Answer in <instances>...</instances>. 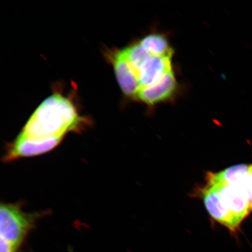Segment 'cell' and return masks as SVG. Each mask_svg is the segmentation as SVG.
Segmentation results:
<instances>
[{"mask_svg":"<svg viewBox=\"0 0 252 252\" xmlns=\"http://www.w3.org/2000/svg\"><path fill=\"white\" fill-rule=\"evenodd\" d=\"M81 119L70 100L54 94L40 104L20 134L34 140L64 137L68 131L76 130Z\"/></svg>","mask_w":252,"mask_h":252,"instance_id":"cell-1","label":"cell"},{"mask_svg":"<svg viewBox=\"0 0 252 252\" xmlns=\"http://www.w3.org/2000/svg\"><path fill=\"white\" fill-rule=\"evenodd\" d=\"M37 216L25 213L19 205L1 204L0 206L1 238L18 248L32 228Z\"/></svg>","mask_w":252,"mask_h":252,"instance_id":"cell-2","label":"cell"},{"mask_svg":"<svg viewBox=\"0 0 252 252\" xmlns=\"http://www.w3.org/2000/svg\"><path fill=\"white\" fill-rule=\"evenodd\" d=\"M63 137H64L34 140L25 137L20 134L13 143L9 145L3 160L5 162H9L22 158L42 155L58 147L61 144Z\"/></svg>","mask_w":252,"mask_h":252,"instance_id":"cell-3","label":"cell"},{"mask_svg":"<svg viewBox=\"0 0 252 252\" xmlns=\"http://www.w3.org/2000/svg\"><path fill=\"white\" fill-rule=\"evenodd\" d=\"M179 85L173 70L169 71L152 86L141 88L135 99L153 107L172 100L178 93Z\"/></svg>","mask_w":252,"mask_h":252,"instance_id":"cell-4","label":"cell"},{"mask_svg":"<svg viewBox=\"0 0 252 252\" xmlns=\"http://www.w3.org/2000/svg\"><path fill=\"white\" fill-rule=\"evenodd\" d=\"M206 209L211 217L220 224L225 226L233 235H237L241 223L235 219L223 204L217 188L205 186L201 190Z\"/></svg>","mask_w":252,"mask_h":252,"instance_id":"cell-5","label":"cell"},{"mask_svg":"<svg viewBox=\"0 0 252 252\" xmlns=\"http://www.w3.org/2000/svg\"><path fill=\"white\" fill-rule=\"evenodd\" d=\"M213 187L217 188L223 204L241 224L251 213L250 202L242 185H219Z\"/></svg>","mask_w":252,"mask_h":252,"instance_id":"cell-6","label":"cell"},{"mask_svg":"<svg viewBox=\"0 0 252 252\" xmlns=\"http://www.w3.org/2000/svg\"><path fill=\"white\" fill-rule=\"evenodd\" d=\"M113 64L122 92L125 95L135 99L140 87L136 75L126 58L124 49L119 50L113 55Z\"/></svg>","mask_w":252,"mask_h":252,"instance_id":"cell-7","label":"cell"},{"mask_svg":"<svg viewBox=\"0 0 252 252\" xmlns=\"http://www.w3.org/2000/svg\"><path fill=\"white\" fill-rule=\"evenodd\" d=\"M172 65V58H159L151 55L137 72L140 89L152 86L159 81L173 70Z\"/></svg>","mask_w":252,"mask_h":252,"instance_id":"cell-8","label":"cell"},{"mask_svg":"<svg viewBox=\"0 0 252 252\" xmlns=\"http://www.w3.org/2000/svg\"><path fill=\"white\" fill-rule=\"evenodd\" d=\"M250 165H233L219 172H209L206 176L207 185L241 186L247 176Z\"/></svg>","mask_w":252,"mask_h":252,"instance_id":"cell-9","label":"cell"},{"mask_svg":"<svg viewBox=\"0 0 252 252\" xmlns=\"http://www.w3.org/2000/svg\"><path fill=\"white\" fill-rule=\"evenodd\" d=\"M138 43L151 56L159 58H173L174 52L168 37L164 34L150 33L138 41Z\"/></svg>","mask_w":252,"mask_h":252,"instance_id":"cell-10","label":"cell"},{"mask_svg":"<svg viewBox=\"0 0 252 252\" xmlns=\"http://www.w3.org/2000/svg\"><path fill=\"white\" fill-rule=\"evenodd\" d=\"M246 195L250 204L251 212H252V164L249 166L247 176L242 185Z\"/></svg>","mask_w":252,"mask_h":252,"instance_id":"cell-11","label":"cell"},{"mask_svg":"<svg viewBox=\"0 0 252 252\" xmlns=\"http://www.w3.org/2000/svg\"><path fill=\"white\" fill-rule=\"evenodd\" d=\"M18 248L5 239L1 238V252H16Z\"/></svg>","mask_w":252,"mask_h":252,"instance_id":"cell-12","label":"cell"}]
</instances>
